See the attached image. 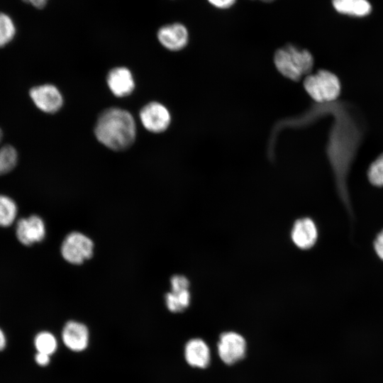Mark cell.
<instances>
[{"instance_id":"6da1fadb","label":"cell","mask_w":383,"mask_h":383,"mask_svg":"<svg viewBox=\"0 0 383 383\" xmlns=\"http://www.w3.org/2000/svg\"><path fill=\"white\" fill-rule=\"evenodd\" d=\"M96 139L108 148L123 151L134 143L136 126L132 115L126 110L111 107L103 111L94 126Z\"/></svg>"},{"instance_id":"7a4b0ae2","label":"cell","mask_w":383,"mask_h":383,"mask_svg":"<svg viewBox=\"0 0 383 383\" xmlns=\"http://www.w3.org/2000/svg\"><path fill=\"white\" fill-rule=\"evenodd\" d=\"M274 62L282 75L299 81L311 71L314 62L309 51L289 44L275 52Z\"/></svg>"},{"instance_id":"3957f363","label":"cell","mask_w":383,"mask_h":383,"mask_svg":"<svg viewBox=\"0 0 383 383\" xmlns=\"http://www.w3.org/2000/svg\"><path fill=\"white\" fill-rule=\"evenodd\" d=\"M307 94L316 102L335 100L340 92V83L336 75L327 70H319L307 75L304 81Z\"/></svg>"},{"instance_id":"277c9868","label":"cell","mask_w":383,"mask_h":383,"mask_svg":"<svg viewBox=\"0 0 383 383\" xmlns=\"http://www.w3.org/2000/svg\"><path fill=\"white\" fill-rule=\"evenodd\" d=\"M94 251V243L86 235L80 232H72L63 240L60 252L62 257L69 263L79 265L89 259Z\"/></svg>"},{"instance_id":"5b68a950","label":"cell","mask_w":383,"mask_h":383,"mask_svg":"<svg viewBox=\"0 0 383 383\" xmlns=\"http://www.w3.org/2000/svg\"><path fill=\"white\" fill-rule=\"evenodd\" d=\"M143 126L150 132L162 133L171 123V115L162 104L152 101L145 105L140 111Z\"/></svg>"},{"instance_id":"8992f818","label":"cell","mask_w":383,"mask_h":383,"mask_svg":"<svg viewBox=\"0 0 383 383\" xmlns=\"http://www.w3.org/2000/svg\"><path fill=\"white\" fill-rule=\"evenodd\" d=\"M246 352L244 338L235 332H225L220 335L218 353L221 360L227 365H233L242 360Z\"/></svg>"},{"instance_id":"52a82bcc","label":"cell","mask_w":383,"mask_h":383,"mask_svg":"<svg viewBox=\"0 0 383 383\" xmlns=\"http://www.w3.org/2000/svg\"><path fill=\"white\" fill-rule=\"evenodd\" d=\"M44 221L37 215L21 218L16 222V235L18 241L26 246L41 242L45 237Z\"/></svg>"},{"instance_id":"ba28073f","label":"cell","mask_w":383,"mask_h":383,"mask_svg":"<svg viewBox=\"0 0 383 383\" xmlns=\"http://www.w3.org/2000/svg\"><path fill=\"white\" fill-rule=\"evenodd\" d=\"M29 95L36 107L48 113L58 111L63 104L60 91L52 84H45L32 87Z\"/></svg>"},{"instance_id":"9c48e42d","label":"cell","mask_w":383,"mask_h":383,"mask_svg":"<svg viewBox=\"0 0 383 383\" xmlns=\"http://www.w3.org/2000/svg\"><path fill=\"white\" fill-rule=\"evenodd\" d=\"M160 43L171 51H179L186 47L189 42V32L180 23H172L161 26L157 33Z\"/></svg>"},{"instance_id":"30bf717a","label":"cell","mask_w":383,"mask_h":383,"mask_svg":"<svg viewBox=\"0 0 383 383\" xmlns=\"http://www.w3.org/2000/svg\"><path fill=\"white\" fill-rule=\"evenodd\" d=\"M61 338L63 344L71 351L82 352L89 345V329L81 322L69 321L62 328Z\"/></svg>"},{"instance_id":"8fae6325","label":"cell","mask_w":383,"mask_h":383,"mask_svg":"<svg viewBox=\"0 0 383 383\" xmlns=\"http://www.w3.org/2000/svg\"><path fill=\"white\" fill-rule=\"evenodd\" d=\"M291 238L297 248L310 249L316 244L318 238L316 225L308 217L297 219L292 227Z\"/></svg>"},{"instance_id":"7c38bea8","label":"cell","mask_w":383,"mask_h":383,"mask_svg":"<svg viewBox=\"0 0 383 383\" xmlns=\"http://www.w3.org/2000/svg\"><path fill=\"white\" fill-rule=\"evenodd\" d=\"M108 87L118 97L130 95L135 88V82L131 71L125 67L111 70L106 77Z\"/></svg>"},{"instance_id":"4fadbf2b","label":"cell","mask_w":383,"mask_h":383,"mask_svg":"<svg viewBox=\"0 0 383 383\" xmlns=\"http://www.w3.org/2000/svg\"><path fill=\"white\" fill-rule=\"evenodd\" d=\"M184 357L190 366L205 368L210 362L209 348L203 340L191 339L185 345Z\"/></svg>"},{"instance_id":"5bb4252c","label":"cell","mask_w":383,"mask_h":383,"mask_svg":"<svg viewBox=\"0 0 383 383\" xmlns=\"http://www.w3.org/2000/svg\"><path fill=\"white\" fill-rule=\"evenodd\" d=\"M334 9L340 13L357 17L370 13L372 6L367 0H332Z\"/></svg>"},{"instance_id":"9a60e30c","label":"cell","mask_w":383,"mask_h":383,"mask_svg":"<svg viewBox=\"0 0 383 383\" xmlns=\"http://www.w3.org/2000/svg\"><path fill=\"white\" fill-rule=\"evenodd\" d=\"M165 304L172 313H179L186 309L190 304L191 294L189 289L170 291L165 294Z\"/></svg>"},{"instance_id":"2e32d148","label":"cell","mask_w":383,"mask_h":383,"mask_svg":"<svg viewBox=\"0 0 383 383\" xmlns=\"http://www.w3.org/2000/svg\"><path fill=\"white\" fill-rule=\"evenodd\" d=\"M18 214V206L15 201L8 196L0 194V226H11Z\"/></svg>"},{"instance_id":"e0dca14e","label":"cell","mask_w":383,"mask_h":383,"mask_svg":"<svg viewBox=\"0 0 383 383\" xmlns=\"http://www.w3.org/2000/svg\"><path fill=\"white\" fill-rule=\"evenodd\" d=\"M57 340L50 332L41 331L34 338V346L37 352L52 355L57 349Z\"/></svg>"},{"instance_id":"ac0fdd59","label":"cell","mask_w":383,"mask_h":383,"mask_svg":"<svg viewBox=\"0 0 383 383\" xmlns=\"http://www.w3.org/2000/svg\"><path fill=\"white\" fill-rule=\"evenodd\" d=\"M18 162L16 150L11 145L0 147V175L11 171Z\"/></svg>"},{"instance_id":"d6986e66","label":"cell","mask_w":383,"mask_h":383,"mask_svg":"<svg viewBox=\"0 0 383 383\" xmlns=\"http://www.w3.org/2000/svg\"><path fill=\"white\" fill-rule=\"evenodd\" d=\"M16 26L11 18L0 13V48L9 44L14 38Z\"/></svg>"},{"instance_id":"ffe728a7","label":"cell","mask_w":383,"mask_h":383,"mask_svg":"<svg viewBox=\"0 0 383 383\" xmlns=\"http://www.w3.org/2000/svg\"><path fill=\"white\" fill-rule=\"evenodd\" d=\"M370 182L376 187H383V154L370 165L367 171Z\"/></svg>"},{"instance_id":"44dd1931","label":"cell","mask_w":383,"mask_h":383,"mask_svg":"<svg viewBox=\"0 0 383 383\" xmlns=\"http://www.w3.org/2000/svg\"><path fill=\"white\" fill-rule=\"evenodd\" d=\"M170 286L172 291L189 289V281L185 276L174 275L170 279Z\"/></svg>"},{"instance_id":"7402d4cb","label":"cell","mask_w":383,"mask_h":383,"mask_svg":"<svg viewBox=\"0 0 383 383\" xmlns=\"http://www.w3.org/2000/svg\"><path fill=\"white\" fill-rule=\"evenodd\" d=\"M374 248L377 256L383 260V230L377 235L374 241Z\"/></svg>"},{"instance_id":"603a6c76","label":"cell","mask_w":383,"mask_h":383,"mask_svg":"<svg viewBox=\"0 0 383 383\" xmlns=\"http://www.w3.org/2000/svg\"><path fill=\"white\" fill-rule=\"evenodd\" d=\"M212 6L216 8L225 9L231 7L236 0H207Z\"/></svg>"},{"instance_id":"cb8c5ba5","label":"cell","mask_w":383,"mask_h":383,"mask_svg":"<svg viewBox=\"0 0 383 383\" xmlns=\"http://www.w3.org/2000/svg\"><path fill=\"white\" fill-rule=\"evenodd\" d=\"M35 361L40 366H47L50 362V355L37 352L35 355Z\"/></svg>"},{"instance_id":"d4e9b609","label":"cell","mask_w":383,"mask_h":383,"mask_svg":"<svg viewBox=\"0 0 383 383\" xmlns=\"http://www.w3.org/2000/svg\"><path fill=\"white\" fill-rule=\"evenodd\" d=\"M26 3L30 4L37 9H43L47 4L48 0H22Z\"/></svg>"},{"instance_id":"484cf974","label":"cell","mask_w":383,"mask_h":383,"mask_svg":"<svg viewBox=\"0 0 383 383\" xmlns=\"http://www.w3.org/2000/svg\"><path fill=\"white\" fill-rule=\"evenodd\" d=\"M6 345V338L4 331L0 328V351L3 350Z\"/></svg>"},{"instance_id":"4316f807","label":"cell","mask_w":383,"mask_h":383,"mask_svg":"<svg viewBox=\"0 0 383 383\" xmlns=\"http://www.w3.org/2000/svg\"><path fill=\"white\" fill-rule=\"evenodd\" d=\"M2 137H3V133H2L1 129L0 128V143H1V141L2 140Z\"/></svg>"},{"instance_id":"83f0119b","label":"cell","mask_w":383,"mask_h":383,"mask_svg":"<svg viewBox=\"0 0 383 383\" xmlns=\"http://www.w3.org/2000/svg\"><path fill=\"white\" fill-rule=\"evenodd\" d=\"M260 1H265V2H270V1H272L274 0H260Z\"/></svg>"}]
</instances>
